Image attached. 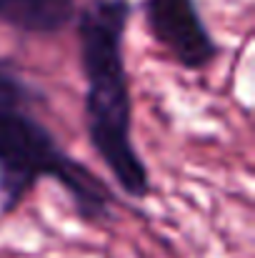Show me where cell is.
<instances>
[{"instance_id": "cell-1", "label": "cell", "mask_w": 255, "mask_h": 258, "mask_svg": "<svg viewBox=\"0 0 255 258\" xmlns=\"http://www.w3.org/2000/svg\"><path fill=\"white\" fill-rule=\"evenodd\" d=\"M50 95L15 58L0 53V218L13 216L43 183H58L75 218L105 226L115 218V188L75 158L48 123Z\"/></svg>"}, {"instance_id": "cell-2", "label": "cell", "mask_w": 255, "mask_h": 258, "mask_svg": "<svg viewBox=\"0 0 255 258\" xmlns=\"http://www.w3.org/2000/svg\"><path fill=\"white\" fill-rule=\"evenodd\" d=\"M133 13V0H88L73 25L85 83L83 125L88 143L128 198L148 201L153 196V178L135 143L133 81L125 60V35Z\"/></svg>"}, {"instance_id": "cell-3", "label": "cell", "mask_w": 255, "mask_h": 258, "mask_svg": "<svg viewBox=\"0 0 255 258\" xmlns=\"http://www.w3.org/2000/svg\"><path fill=\"white\" fill-rule=\"evenodd\" d=\"M143 25L160 50L185 73H205L223 55L198 0H140Z\"/></svg>"}, {"instance_id": "cell-4", "label": "cell", "mask_w": 255, "mask_h": 258, "mask_svg": "<svg viewBox=\"0 0 255 258\" xmlns=\"http://www.w3.org/2000/svg\"><path fill=\"white\" fill-rule=\"evenodd\" d=\"M78 0H0V25L25 38H55L73 28Z\"/></svg>"}]
</instances>
